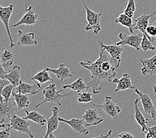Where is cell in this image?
Here are the masks:
<instances>
[{"label":"cell","mask_w":156,"mask_h":138,"mask_svg":"<svg viewBox=\"0 0 156 138\" xmlns=\"http://www.w3.org/2000/svg\"><path fill=\"white\" fill-rule=\"evenodd\" d=\"M79 65L90 72V80L87 83V89L92 88L94 94L101 92L102 82H112L116 78V69L119 67L118 62L103 48H100L99 57L96 61H81Z\"/></svg>","instance_id":"1"},{"label":"cell","mask_w":156,"mask_h":138,"mask_svg":"<svg viewBox=\"0 0 156 138\" xmlns=\"http://www.w3.org/2000/svg\"><path fill=\"white\" fill-rule=\"evenodd\" d=\"M63 90H65L62 88L60 90H57L56 84L52 83L49 84L48 87L44 88L42 92V94L44 97V100L37 104L35 107L37 108L46 102H49L52 104H58V106H61V100L69 96V95L72 94L71 92L66 93V94H61V92H62Z\"/></svg>","instance_id":"2"},{"label":"cell","mask_w":156,"mask_h":138,"mask_svg":"<svg viewBox=\"0 0 156 138\" xmlns=\"http://www.w3.org/2000/svg\"><path fill=\"white\" fill-rule=\"evenodd\" d=\"M82 3L87 13V20L88 22L87 25L85 27V30L87 31H92L94 34L98 35L101 31V25H100V19H101L102 13H97L91 9L89 7L84 0H81Z\"/></svg>","instance_id":"3"},{"label":"cell","mask_w":156,"mask_h":138,"mask_svg":"<svg viewBox=\"0 0 156 138\" xmlns=\"http://www.w3.org/2000/svg\"><path fill=\"white\" fill-rule=\"evenodd\" d=\"M92 105L96 108H100L105 111V113L110 118L115 120L117 123L118 122V115L122 111V109L118 104L113 101L112 96H106L105 102L102 104H98L90 102Z\"/></svg>","instance_id":"4"},{"label":"cell","mask_w":156,"mask_h":138,"mask_svg":"<svg viewBox=\"0 0 156 138\" xmlns=\"http://www.w3.org/2000/svg\"><path fill=\"white\" fill-rule=\"evenodd\" d=\"M9 124L12 127L13 131H16L21 133L27 134L30 138L34 137L30 129V122L23 117H20L16 114H13L9 117Z\"/></svg>","instance_id":"5"},{"label":"cell","mask_w":156,"mask_h":138,"mask_svg":"<svg viewBox=\"0 0 156 138\" xmlns=\"http://www.w3.org/2000/svg\"><path fill=\"white\" fill-rule=\"evenodd\" d=\"M143 36L144 35L142 33H138V34L133 33V34L131 35H126L125 33H120L118 35V37L120 41L116 43V44L121 46L128 45L135 48L136 51H140Z\"/></svg>","instance_id":"6"},{"label":"cell","mask_w":156,"mask_h":138,"mask_svg":"<svg viewBox=\"0 0 156 138\" xmlns=\"http://www.w3.org/2000/svg\"><path fill=\"white\" fill-rule=\"evenodd\" d=\"M134 91L139 96L144 112L150 115L151 118L153 119L154 124H156V109L151 96L149 94L142 92L137 88L135 89Z\"/></svg>","instance_id":"7"},{"label":"cell","mask_w":156,"mask_h":138,"mask_svg":"<svg viewBox=\"0 0 156 138\" xmlns=\"http://www.w3.org/2000/svg\"><path fill=\"white\" fill-rule=\"evenodd\" d=\"M14 4H10L7 7H0V19H1L3 23L4 24L5 29L8 35L9 41H10V48H12L16 45L13 41V39L9 27V20L12 17L14 9Z\"/></svg>","instance_id":"8"},{"label":"cell","mask_w":156,"mask_h":138,"mask_svg":"<svg viewBox=\"0 0 156 138\" xmlns=\"http://www.w3.org/2000/svg\"><path fill=\"white\" fill-rule=\"evenodd\" d=\"M98 44L100 48H103L106 51L114 60L118 62V66H120L122 62V55L124 51L123 46L118 45L116 43L113 44H105L102 41H98Z\"/></svg>","instance_id":"9"},{"label":"cell","mask_w":156,"mask_h":138,"mask_svg":"<svg viewBox=\"0 0 156 138\" xmlns=\"http://www.w3.org/2000/svg\"><path fill=\"white\" fill-rule=\"evenodd\" d=\"M58 120L61 122L66 123V124L69 125L73 129V131H75L76 133L83 134L84 136L88 135L89 133V131L86 126V123H85L83 118H72L70 120H66V119L59 116Z\"/></svg>","instance_id":"10"},{"label":"cell","mask_w":156,"mask_h":138,"mask_svg":"<svg viewBox=\"0 0 156 138\" xmlns=\"http://www.w3.org/2000/svg\"><path fill=\"white\" fill-rule=\"evenodd\" d=\"M27 3H25V13L21 17V19L13 25L14 27H18L21 25L27 26H32L38 22V16L33 9L32 6L27 7Z\"/></svg>","instance_id":"11"},{"label":"cell","mask_w":156,"mask_h":138,"mask_svg":"<svg viewBox=\"0 0 156 138\" xmlns=\"http://www.w3.org/2000/svg\"><path fill=\"white\" fill-rule=\"evenodd\" d=\"M59 111L60 110L57 106L52 108V115L47 120V131L43 138H49V136L57 130L59 126Z\"/></svg>","instance_id":"12"},{"label":"cell","mask_w":156,"mask_h":138,"mask_svg":"<svg viewBox=\"0 0 156 138\" xmlns=\"http://www.w3.org/2000/svg\"><path fill=\"white\" fill-rule=\"evenodd\" d=\"M17 41V44L20 47H29L38 44V41L35 39V34L33 32H25L19 30Z\"/></svg>","instance_id":"13"},{"label":"cell","mask_w":156,"mask_h":138,"mask_svg":"<svg viewBox=\"0 0 156 138\" xmlns=\"http://www.w3.org/2000/svg\"><path fill=\"white\" fill-rule=\"evenodd\" d=\"M41 88V85L37 82H35L34 84H31L21 80L19 86L15 88L14 92L26 95L34 96L38 94Z\"/></svg>","instance_id":"14"},{"label":"cell","mask_w":156,"mask_h":138,"mask_svg":"<svg viewBox=\"0 0 156 138\" xmlns=\"http://www.w3.org/2000/svg\"><path fill=\"white\" fill-rule=\"evenodd\" d=\"M83 119L86 123L87 127L98 126L104 121V119L100 116L97 109L89 108L83 115Z\"/></svg>","instance_id":"15"},{"label":"cell","mask_w":156,"mask_h":138,"mask_svg":"<svg viewBox=\"0 0 156 138\" xmlns=\"http://www.w3.org/2000/svg\"><path fill=\"white\" fill-rule=\"evenodd\" d=\"M112 83L117 84L116 90H115L116 92L128 90V89L134 90L136 88V87L133 86L130 75L128 73H124L120 78H114Z\"/></svg>","instance_id":"16"},{"label":"cell","mask_w":156,"mask_h":138,"mask_svg":"<svg viewBox=\"0 0 156 138\" xmlns=\"http://www.w3.org/2000/svg\"><path fill=\"white\" fill-rule=\"evenodd\" d=\"M45 69L47 71L53 73L57 76L58 79L60 80L61 82L64 81L66 79H68L69 78H72L73 74L71 70L69 67L66 65L65 62L61 63L59 65L58 69H52L49 67H46Z\"/></svg>","instance_id":"17"},{"label":"cell","mask_w":156,"mask_h":138,"mask_svg":"<svg viewBox=\"0 0 156 138\" xmlns=\"http://www.w3.org/2000/svg\"><path fill=\"white\" fill-rule=\"evenodd\" d=\"M140 98H136L134 101V118L136 119V121L137 123L141 128H142V132L146 133L148 132V126L147 123L149 118H146L144 115L141 111L140 108H139V102H140Z\"/></svg>","instance_id":"18"},{"label":"cell","mask_w":156,"mask_h":138,"mask_svg":"<svg viewBox=\"0 0 156 138\" xmlns=\"http://www.w3.org/2000/svg\"><path fill=\"white\" fill-rule=\"evenodd\" d=\"M21 67L19 65L14 66L13 68L7 71L4 75L1 76L0 78L6 79L9 83L14 86L15 88L19 86L21 82Z\"/></svg>","instance_id":"19"},{"label":"cell","mask_w":156,"mask_h":138,"mask_svg":"<svg viewBox=\"0 0 156 138\" xmlns=\"http://www.w3.org/2000/svg\"><path fill=\"white\" fill-rule=\"evenodd\" d=\"M140 62L142 65L141 72L143 75L146 76L147 74H150L153 76L156 74V53L150 58L141 59Z\"/></svg>","instance_id":"20"},{"label":"cell","mask_w":156,"mask_h":138,"mask_svg":"<svg viewBox=\"0 0 156 138\" xmlns=\"http://www.w3.org/2000/svg\"><path fill=\"white\" fill-rule=\"evenodd\" d=\"M155 15H156V12H154L153 13L150 15L144 14L136 18V19L135 20L136 23L134 26H133V29L134 30H138L143 35H146V29L148 26H149L150 19L151 17H154Z\"/></svg>","instance_id":"21"},{"label":"cell","mask_w":156,"mask_h":138,"mask_svg":"<svg viewBox=\"0 0 156 138\" xmlns=\"http://www.w3.org/2000/svg\"><path fill=\"white\" fill-rule=\"evenodd\" d=\"M16 55L9 48H3L1 51V56H0V63L5 69H8L12 66L15 61Z\"/></svg>","instance_id":"22"},{"label":"cell","mask_w":156,"mask_h":138,"mask_svg":"<svg viewBox=\"0 0 156 138\" xmlns=\"http://www.w3.org/2000/svg\"><path fill=\"white\" fill-rule=\"evenodd\" d=\"M25 111L26 113V115L23 118L25 120H31L41 126H43L45 125V124H47V120L41 114L38 112L37 111H29L27 109H25Z\"/></svg>","instance_id":"23"},{"label":"cell","mask_w":156,"mask_h":138,"mask_svg":"<svg viewBox=\"0 0 156 138\" xmlns=\"http://www.w3.org/2000/svg\"><path fill=\"white\" fill-rule=\"evenodd\" d=\"M62 88L64 89V90L70 89V90H72L73 91L80 93L87 89V86L83 78H77L75 82H73L72 84L63 85Z\"/></svg>","instance_id":"24"},{"label":"cell","mask_w":156,"mask_h":138,"mask_svg":"<svg viewBox=\"0 0 156 138\" xmlns=\"http://www.w3.org/2000/svg\"><path fill=\"white\" fill-rule=\"evenodd\" d=\"M12 96L16 101L18 109H26L30 104V101H29L27 95L13 91Z\"/></svg>","instance_id":"25"},{"label":"cell","mask_w":156,"mask_h":138,"mask_svg":"<svg viewBox=\"0 0 156 138\" xmlns=\"http://www.w3.org/2000/svg\"><path fill=\"white\" fill-rule=\"evenodd\" d=\"M133 18L129 17V16H128L127 15H126L124 13L120 14V16H118V17H117L116 19H115V23H119L121 25L124 26V27L128 28L129 29V32L131 33V34H133L134 32V29H133Z\"/></svg>","instance_id":"26"},{"label":"cell","mask_w":156,"mask_h":138,"mask_svg":"<svg viewBox=\"0 0 156 138\" xmlns=\"http://www.w3.org/2000/svg\"><path fill=\"white\" fill-rule=\"evenodd\" d=\"M31 80L35 82H37L41 84L45 83L48 81L53 82V79L50 76L49 71H47L45 69L41 70V71L35 74L34 76H32Z\"/></svg>","instance_id":"27"},{"label":"cell","mask_w":156,"mask_h":138,"mask_svg":"<svg viewBox=\"0 0 156 138\" xmlns=\"http://www.w3.org/2000/svg\"><path fill=\"white\" fill-rule=\"evenodd\" d=\"M141 48L146 53L148 51L155 50V47L154 45L153 42L146 35H144L142 43H141Z\"/></svg>","instance_id":"28"},{"label":"cell","mask_w":156,"mask_h":138,"mask_svg":"<svg viewBox=\"0 0 156 138\" xmlns=\"http://www.w3.org/2000/svg\"><path fill=\"white\" fill-rule=\"evenodd\" d=\"M78 102L80 103H90L93 100L92 94L87 91H83L80 93H78L77 96Z\"/></svg>","instance_id":"29"},{"label":"cell","mask_w":156,"mask_h":138,"mask_svg":"<svg viewBox=\"0 0 156 138\" xmlns=\"http://www.w3.org/2000/svg\"><path fill=\"white\" fill-rule=\"evenodd\" d=\"M136 2L135 0H129L128 3L126 6V8L125 9L124 13L127 15L129 17L133 18L134 16V13L136 12Z\"/></svg>","instance_id":"30"},{"label":"cell","mask_w":156,"mask_h":138,"mask_svg":"<svg viewBox=\"0 0 156 138\" xmlns=\"http://www.w3.org/2000/svg\"><path fill=\"white\" fill-rule=\"evenodd\" d=\"M1 128L3 129L0 132V138H9L11 132L13 131L10 124L3 123L1 124Z\"/></svg>","instance_id":"31"},{"label":"cell","mask_w":156,"mask_h":138,"mask_svg":"<svg viewBox=\"0 0 156 138\" xmlns=\"http://www.w3.org/2000/svg\"><path fill=\"white\" fill-rule=\"evenodd\" d=\"M146 36L149 38L152 42H154L156 39V27L153 24H150L146 29Z\"/></svg>","instance_id":"32"},{"label":"cell","mask_w":156,"mask_h":138,"mask_svg":"<svg viewBox=\"0 0 156 138\" xmlns=\"http://www.w3.org/2000/svg\"><path fill=\"white\" fill-rule=\"evenodd\" d=\"M117 137H118L119 138H136L131 133L126 132L119 133Z\"/></svg>","instance_id":"33"},{"label":"cell","mask_w":156,"mask_h":138,"mask_svg":"<svg viewBox=\"0 0 156 138\" xmlns=\"http://www.w3.org/2000/svg\"><path fill=\"white\" fill-rule=\"evenodd\" d=\"M9 84H11L9 83V81H8L6 79H3V78H0V90L2 91L3 88Z\"/></svg>","instance_id":"34"},{"label":"cell","mask_w":156,"mask_h":138,"mask_svg":"<svg viewBox=\"0 0 156 138\" xmlns=\"http://www.w3.org/2000/svg\"><path fill=\"white\" fill-rule=\"evenodd\" d=\"M150 133L152 136L156 137V124L153 126L148 127V132Z\"/></svg>","instance_id":"35"},{"label":"cell","mask_w":156,"mask_h":138,"mask_svg":"<svg viewBox=\"0 0 156 138\" xmlns=\"http://www.w3.org/2000/svg\"><path fill=\"white\" fill-rule=\"evenodd\" d=\"M112 129H110V130H109V132H108L106 135L101 134L100 136H96V137H92V138H108V137H110V136H112Z\"/></svg>","instance_id":"36"},{"label":"cell","mask_w":156,"mask_h":138,"mask_svg":"<svg viewBox=\"0 0 156 138\" xmlns=\"http://www.w3.org/2000/svg\"><path fill=\"white\" fill-rule=\"evenodd\" d=\"M146 138H156V137L152 136L150 133L147 132L146 133Z\"/></svg>","instance_id":"37"},{"label":"cell","mask_w":156,"mask_h":138,"mask_svg":"<svg viewBox=\"0 0 156 138\" xmlns=\"http://www.w3.org/2000/svg\"><path fill=\"white\" fill-rule=\"evenodd\" d=\"M49 138H57L56 136H55V135H54V133H51V135L49 136Z\"/></svg>","instance_id":"38"},{"label":"cell","mask_w":156,"mask_h":138,"mask_svg":"<svg viewBox=\"0 0 156 138\" xmlns=\"http://www.w3.org/2000/svg\"><path fill=\"white\" fill-rule=\"evenodd\" d=\"M154 91L155 93H156V84L154 86Z\"/></svg>","instance_id":"39"},{"label":"cell","mask_w":156,"mask_h":138,"mask_svg":"<svg viewBox=\"0 0 156 138\" xmlns=\"http://www.w3.org/2000/svg\"><path fill=\"white\" fill-rule=\"evenodd\" d=\"M151 24H153L154 25H155V27H156V21H154V23H152Z\"/></svg>","instance_id":"40"}]
</instances>
